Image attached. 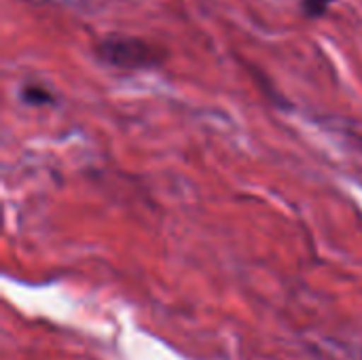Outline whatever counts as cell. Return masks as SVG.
Wrapping results in <instances>:
<instances>
[{
    "instance_id": "obj_1",
    "label": "cell",
    "mask_w": 362,
    "mask_h": 360,
    "mask_svg": "<svg viewBox=\"0 0 362 360\" xmlns=\"http://www.w3.org/2000/svg\"><path fill=\"white\" fill-rule=\"evenodd\" d=\"M95 55L106 66L119 70H142L155 68L165 59V51L157 45L125 34H108L95 45Z\"/></svg>"
},
{
    "instance_id": "obj_2",
    "label": "cell",
    "mask_w": 362,
    "mask_h": 360,
    "mask_svg": "<svg viewBox=\"0 0 362 360\" xmlns=\"http://www.w3.org/2000/svg\"><path fill=\"white\" fill-rule=\"evenodd\" d=\"M21 100L30 106H45V104L53 102V93L49 89H45L42 85L32 83V85H25L21 89Z\"/></svg>"
},
{
    "instance_id": "obj_3",
    "label": "cell",
    "mask_w": 362,
    "mask_h": 360,
    "mask_svg": "<svg viewBox=\"0 0 362 360\" xmlns=\"http://www.w3.org/2000/svg\"><path fill=\"white\" fill-rule=\"evenodd\" d=\"M335 0H301V8L303 13L310 17V19H318L322 15H327L329 6L333 4Z\"/></svg>"
}]
</instances>
